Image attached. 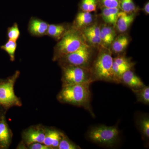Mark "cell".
Here are the masks:
<instances>
[{
    "instance_id": "obj_1",
    "label": "cell",
    "mask_w": 149,
    "mask_h": 149,
    "mask_svg": "<svg viewBox=\"0 0 149 149\" xmlns=\"http://www.w3.org/2000/svg\"><path fill=\"white\" fill-rule=\"evenodd\" d=\"M91 85L87 83L63 86L58 95V100L62 103L83 107L94 116L91 105Z\"/></svg>"
},
{
    "instance_id": "obj_2",
    "label": "cell",
    "mask_w": 149,
    "mask_h": 149,
    "mask_svg": "<svg viewBox=\"0 0 149 149\" xmlns=\"http://www.w3.org/2000/svg\"><path fill=\"white\" fill-rule=\"evenodd\" d=\"M102 48L93 60L91 67L93 82L103 81L115 83L112 70L113 58L108 48Z\"/></svg>"
},
{
    "instance_id": "obj_3",
    "label": "cell",
    "mask_w": 149,
    "mask_h": 149,
    "mask_svg": "<svg viewBox=\"0 0 149 149\" xmlns=\"http://www.w3.org/2000/svg\"><path fill=\"white\" fill-rule=\"evenodd\" d=\"M86 136L94 143L107 148H114L120 142V131L116 125H95L89 128Z\"/></svg>"
},
{
    "instance_id": "obj_4",
    "label": "cell",
    "mask_w": 149,
    "mask_h": 149,
    "mask_svg": "<svg viewBox=\"0 0 149 149\" xmlns=\"http://www.w3.org/2000/svg\"><path fill=\"white\" fill-rule=\"evenodd\" d=\"M85 37L80 30L72 28L69 29L54 48L53 60L73 52L86 43Z\"/></svg>"
},
{
    "instance_id": "obj_5",
    "label": "cell",
    "mask_w": 149,
    "mask_h": 149,
    "mask_svg": "<svg viewBox=\"0 0 149 149\" xmlns=\"http://www.w3.org/2000/svg\"><path fill=\"white\" fill-rule=\"evenodd\" d=\"M62 87L93 83L91 68L77 65L62 66Z\"/></svg>"
},
{
    "instance_id": "obj_6",
    "label": "cell",
    "mask_w": 149,
    "mask_h": 149,
    "mask_svg": "<svg viewBox=\"0 0 149 149\" xmlns=\"http://www.w3.org/2000/svg\"><path fill=\"white\" fill-rule=\"evenodd\" d=\"M94 57L93 48L86 43L77 50L61 58L58 61L61 66L73 65L91 68Z\"/></svg>"
},
{
    "instance_id": "obj_7",
    "label": "cell",
    "mask_w": 149,
    "mask_h": 149,
    "mask_svg": "<svg viewBox=\"0 0 149 149\" xmlns=\"http://www.w3.org/2000/svg\"><path fill=\"white\" fill-rule=\"evenodd\" d=\"M19 75L17 71L13 75L5 81L0 82V105L6 109L22 105L20 100L15 93V83Z\"/></svg>"
},
{
    "instance_id": "obj_8",
    "label": "cell",
    "mask_w": 149,
    "mask_h": 149,
    "mask_svg": "<svg viewBox=\"0 0 149 149\" xmlns=\"http://www.w3.org/2000/svg\"><path fill=\"white\" fill-rule=\"evenodd\" d=\"M135 63L130 58L123 56H118L113 58L112 70L115 83H120L122 74L129 70L132 69Z\"/></svg>"
},
{
    "instance_id": "obj_9",
    "label": "cell",
    "mask_w": 149,
    "mask_h": 149,
    "mask_svg": "<svg viewBox=\"0 0 149 149\" xmlns=\"http://www.w3.org/2000/svg\"><path fill=\"white\" fill-rule=\"evenodd\" d=\"M45 135V130L41 127L29 128L23 134L24 142L27 146L34 143H43Z\"/></svg>"
},
{
    "instance_id": "obj_10",
    "label": "cell",
    "mask_w": 149,
    "mask_h": 149,
    "mask_svg": "<svg viewBox=\"0 0 149 149\" xmlns=\"http://www.w3.org/2000/svg\"><path fill=\"white\" fill-rule=\"evenodd\" d=\"M137 128L141 133L142 139L147 146L149 142V116L147 113H137L135 117Z\"/></svg>"
},
{
    "instance_id": "obj_11",
    "label": "cell",
    "mask_w": 149,
    "mask_h": 149,
    "mask_svg": "<svg viewBox=\"0 0 149 149\" xmlns=\"http://www.w3.org/2000/svg\"><path fill=\"white\" fill-rule=\"evenodd\" d=\"M120 83H122L131 90H138L146 86L141 78L132 69L129 70L122 74Z\"/></svg>"
},
{
    "instance_id": "obj_12",
    "label": "cell",
    "mask_w": 149,
    "mask_h": 149,
    "mask_svg": "<svg viewBox=\"0 0 149 149\" xmlns=\"http://www.w3.org/2000/svg\"><path fill=\"white\" fill-rule=\"evenodd\" d=\"M136 16V13H127L122 11H119L115 26L117 31L120 33L126 32L133 23Z\"/></svg>"
},
{
    "instance_id": "obj_13",
    "label": "cell",
    "mask_w": 149,
    "mask_h": 149,
    "mask_svg": "<svg viewBox=\"0 0 149 149\" xmlns=\"http://www.w3.org/2000/svg\"><path fill=\"white\" fill-rule=\"evenodd\" d=\"M49 24L45 22L36 18H32L29 22L28 31L35 36H44L47 34Z\"/></svg>"
},
{
    "instance_id": "obj_14",
    "label": "cell",
    "mask_w": 149,
    "mask_h": 149,
    "mask_svg": "<svg viewBox=\"0 0 149 149\" xmlns=\"http://www.w3.org/2000/svg\"><path fill=\"white\" fill-rule=\"evenodd\" d=\"M63 134V133L61 131L56 129H46L43 144L50 147L52 149H57Z\"/></svg>"
},
{
    "instance_id": "obj_15",
    "label": "cell",
    "mask_w": 149,
    "mask_h": 149,
    "mask_svg": "<svg viewBox=\"0 0 149 149\" xmlns=\"http://www.w3.org/2000/svg\"><path fill=\"white\" fill-rule=\"evenodd\" d=\"M11 139V131L3 116L0 118V148H7Z\"/></svg>"
},
{
    "instance_id": "obj_16",
    "label": "cell",
    "mask_w": 149,
    "mask_h": 149,
    "mask_svg": "<svg viewBox=\"0 0 149 149\" xmlns=\"http://www.w3.org/2000/svg\"><path fill=\"white\" fill-rule=\"evenodd\" d=\"M93 17L92 14L89 12L82 11L77 14L74 20V29L80 30L85 29L93 23Z\"/></svg>"
},
{
    "instance_id": "obj_17",
    "label": "cell",
    "mask_w": 149,
    "mask_h": 149,
    "mask_svg": "<svg viewBox=\"0 0 149 149\" xmlns=\"http://www.w3.org/2000/svg\"><path fill=\"white\" fill-rule=\"evenodd\" d=\"M130 39L128 35L122 34L115 38L111 43V52L113 53L120 54L122 53L126 49L130 42Z\"/></svg>"
},
{
    "instance_id": "obj_18",
    "label": "cell",
    "mask_w": 149,
    "mask_h": 149,
    "mask_svg": "<svg viewBox=\"0 0 149 149\" xmlns=\"http://www.w3.org/2000/svg\"><path fill=\"white\" fill-rule=\"evenodd\" d=\"M116 32L113 27L109 25H104L100 27V39L102 45L104 47L110 46L116 36Z\"/></svg>"
},
{
    "instance_id": "obj_19",
    "label": "cell",
    "mask_w": 149,
    "mask_h": 149,
    "mask_svg": "<svg viewBox=\"0 0 149 149\" xmlns=\"http://www.w3.org/2000/svg\"><path fill=\"white\" fill-rule=\"evenodd\" d=\"M68 30L64 24H49L47 35L56 40H59Z\"/></svg>"
},
{
    "instance_id": "obj_20",
    "label": "cell",
    "mask_w": 149,
    "mask_h": 149,
    "mask_svg": "<svg viewBox=\"0 0 149 149\" xmlns=\"http://www.w3.org/2000/svg\"><path fill=\"white\" fill-rule=\"evenodd\" d=\"M120 10L116 8H102V17L106 23L115 27L117 21L118 15Z\"/></svg>"
},
{
    "instance_id": "obj_21",
    "label": "cell",
    "mask_w": 149,
    "mask_h": 149,
    "mask_svg": "<svg viewBox=\"0 0 149 149\" xmlns=\"http://www.w3.org/2000/svg\"><path fill=\"white\" fill-rule=\"evenodd\" d=\"M136 96L137 102L144 104H149V87L146 86L138 90H131Z\"/></svg>"
},
{
    "instance_id": "obj_22",
    "label": "cell",
    "mask_w": 149,
    "mask_h": 149,
    "mask_svg": "<svg viewBox=\"0 0 149 149\" xmlns=\"http://www.w3.org/2000/svg\"><path fill=\"white\" fill-rule=\"evenodd\" d=\"M119 8L127 13H135L137 9L133 0H120Z\"/></svg>"
},
{
    "instance_id": "obj_23",
    "label": "cell",
    "mask_w": 149,
    "mask_h": 149,
    "mask_svg": "<svg viewBox=\"0 0 149 149\" xmlns=\"http://www.w3.org/2000/svg\"><path fill=\"white\" fill-rule=\"evenodd\" d=\"M57 149H81V148L78 145L70 141L67 136L63 134Z\"/></svg>"
},
{
    "instance_id": "obj_24",
    "label": "cell",
    "mask_w": 149,
    "mask_h": 149,
    "mask_svg": "<svg viewBox=\"0 0 149 149\" xmlns=\"http://www.w3.org/2000/svg\"><path fill=\"white\" fill-rule=\"evenodd\" d=\"M16 48V42L11 40H9L4 45L1 47L2 49L7 53L10 57V60L12 61L15 60Z\"/></svg>"
},
{
    "instance_id": "obj_25",
    "label": "cell",
    "mask_w": 149,
    "mask_h": 149,
    "mask_svg": "<svg viewBox=\"0 0 149 149\" xmlns=\"http://www.w3.org/2000/svg\"><path fill=\"white\" fill-rule=\"evenodd\" d=\"M20 34L18 24L16 23H14L12 27H9L8 30V37L9 40L16 42L19 38Z\"/></svg>"
},
{
    "instance_id": "obj_26",
    "label": "cell",
    "mask_w": 149,
    "mask_h": 149,
    "mask_svg": "<svg viewBox=\"0 0 149 149\" xmlns=\"http://www.w3.org/2000/svg\"><path fill=\"white\" fill-rule=\"evenodd\" d=\"M98 2L102 8H119L120 0H98Z\"/></svg>"
},
{
    "instance_id": "obj_27",
    "label": "cell",
    "mask_w": 149,
    "mask_h": 149,
    "mask_svg": "<svg viewBox=\"0 0 149 149\" xmlns=\"http://www.w3.org/2000/svg\"><path fill=\"white\" fill-rule=\"evenodd\" d=\"M83 35L85 37L86 42H88L90 45H91V46L102 45V42L100 37L91 35V34H83Z\"/></svg>"
},
{
    "instance_id": "obj_28",
    "label": "cell",
    "mask_w": 149,
    "mask_h": 149,
    "mask_svg": "<svg viewBox=\"0 0 149 149\" xmlns=\"http://www.w3.org/2000/svg\"><path fill=\"white\" fill-rule=\"evenodd\" d=\"M29 148L31 149H52L50 147L42 143H36L29 145Z\"/></svg>"
},
{
    "instance_id": "obj_29",
    "label": "cell",
    "mask_w": 149,
    "mask_h": 149,
    "mask_svg": "<svg viewBox=\"0 0 149 149\" xmlns=\"http://www.w3.org/2000/svg\"><path fill=\"white\" fill-rule=\"evenodd\" d=\"M97 3L98 1L97 0H90L88 12L91 13L96 11Z\"/></svg>"
},
{
    "instance_id": "obj_30",
    "label": "cell",
    "mask_w": 149,
    "mask_h": 149,
    "mask_svg": "<svg viewBox=\"0 0 149 149\" xmlns=\"http://www.w3.org/2000/svg\"><path fill=\"white\" fill-rule=\"evenodd\" d=\"M90 0H82L80 3V8L82 11L88 12V6Z\"/></svg>"
},
{
    "instance_id": "obj_31",
    "label": "cell",
    "mask_w": 149,
    "mask_h": 149,
    "mask_svg": "<svg viewBox=\"0 0 149 149\" xmlns=\"http://www.w3.org/2000/svg\"><path fill=\"white\" fill-rule=\"evenodd\" d=\"M143 11L146 14L148 15L149 13V2H147L145 5L143 7Z\"/></svg>"
},
{
    "instance_id": "obj_32",
    "label": "cell",
    "mask_w": 149,
    "mask_h": 149,
    "mask_svg": "<svg viewBox=\"0 0 149 149\" xmlns=\"http://www.w3.org/2000/svg\"><path fill=\"white\" fill-rule=\"evenodd\" d=\"M0 82H1V80H0Z\"/></svg>"
}]
</instances>
